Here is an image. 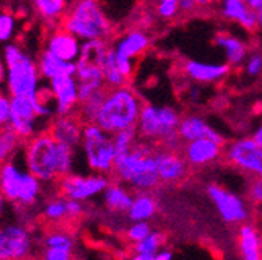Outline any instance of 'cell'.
Instances as JSON below:
<instances>
[{"label":"cell","mask_w":262,"mask_h":260,"mask_svg":"<svg viewBox=\"0 0 262 260\" xmlns=\"http://www.w3.org/2000/svg\"><path fill=\"white\" fill-rule=\"evenodd\" d=\"M254 220L259 223V226L262 227V204L254 207Z\"/></svg>","instance_id":"obj_50"},{"label":"cell","mask_w":262,"mask_h":260,"mask_svg":"<svg viewBox=\"0 0 262 260\" xmlns=\"http://www.w3.org/2000/svg\"><path fill=\"white\" fill-rule=\"evenodd\" d=\"M77 251L75 235L61 227V224H53L39 240V255L44 260H72Z\"/></svg>","instance_id":"obj_13"},{"label":"cell","mask_w":262,"mask_h":260,"mask_svg":"<svg viewBox=\"0 0 262 260\" xmlns=\"http://www.w3.org/2000/svg\"><path fill=\"white\" fill-rule=\"evenodd\" d=\"M156 145L139 140L129 151L119 154L113 170V179L126 184L135 192H153L161 184L156 159Z\"/></svg>","instance_id":"obj_1"},{"label":"cell","mask_w":262,"mask_h":260,"mask_svg":"<svg viewBox=\"0 0 262 260\" xmlns=\"http://www.w3.org/2000/svg\"><path fill=\"white\" fill-rule=\"evenodd\" d=\"M80 150L89 172L103 173L110 176L113 175L117 153L114 148V137L111 133L105 131L95 122L84 123Z\"/></svg>","instance_id":"obj_8"},{"label":"cell","mask_w":262,"mask_h":260,"mask_svg":"<svg viewBox=\"0 0 262 260\" xmlns=\"http://www.w3.org/2000/svg\"><path fill=\"white\" fill-rule=\"evenodd\" d=\"M153 231L151 221H129L125 229V239L129 245H133L142 239H145Z\"/></svg>","instance_id":"obj_39"},{"label":"cell","mask_w":262,"mask_h":260,"mask_svg":"<svg viewBox=\"0 0 262 260\" xmlns=\"http://www.w3.org/2000/svg\"><path fill=\"white\" fill-rule=\"evenodd\" d=\"M184 78L190 83L202 86H214L223 83L233 72V67L226 61L212 62L202 59H186L181 66Z\"/></svg>","instance_id":"obj_16"},{"label":"cell","mask_w":262,"mask_h":260,"mask_svg":"<svg viewBox=\"0 0 262 260\" xmlns=\"http://www.w3.org/2000/svg\"><path fill=\"white\" fill-rule=\"evenodd\" d=\"M178 5H180L183 16H190V14H195L196 11H200L195 0H178Z\"/></svg>","instance_id":"obj_44"},{"label":"cell","mask_w":262,"mask_h":260,"mask_svg":"<svg viewBox=\"0 0 262 260\" xmlns=\"http://www.w3.org/2000/svg\"><path fill=\"white\" fill-rule=\"evenodd\" d=\"M72 0H31L36 16L49 28L62 23Z\"/></svg>","instance_id":"obj_28"},{"label":"cell","mask_w":262,"mask_h":260,"mask_svg":"<svg viewBox=\"0 0 262 260\" xmlns=\"http://www.w3.org/2000/svg\"><path fill=\"white\" fill-rule=\"evenodd\" d=\"M236 249L237 255L244 260H260L262 227L256 220H248L237 226Z\"/></svg>","instance_id":"obj_23"},{"label":"cell","mask_w":262,"mask_h":260,"mask_svg":"<svg viewBox=\"0 0 262 260\" xmlns=\"http://www.w3.org/2000/svg\"><path fill=\"white\" fill-rule=\"evenodd\" d=\"M11 112V95L7 92H0V128L8 126Z\"/></svg>","instance_id":"obj_42"},{"label":"cell","mask_w":262,"mask_h":260,"mask_svg":"<svg viewBox=\"0 0 262 260\" xmlns=\"http://www.w3.org/2000/svg\"><path fill=\"white\" fill-rule=\"evenodd\" d=\"M106 89H102V90H98L92 95H89L88 99L81 100L80 102V106H78V115L81 117V120L84 123L88 122H95L97 115H98V111H100L102 108V103L105 100V95H106Z\"/></svg>","instance_id":"obj_34"},{"label":"cell","mask_w":262,"mask_h":260,"mask_svg":"<svg viewBox=\"0 0 262 260\" xmlns=\"http://www.w3.org/2000/svg\"><path fill=\"white\" fill-rule=\"evenodd\" d=\"M155 159L161 184L177 185L187 179L190 167L180 150L156 147Z\"/></svg>","instance_id":"obj_17"},{"label":"cell","mask_w":262,"mask_h":260,"mask_svg":"<svg viewBox=\"0 0 262 260\" xmlns=\"http://www.w3.org/2000/svg\"><path fill=\"white\" fill-rule=\"evenodd\" d=\"M83 41L77 38L69 30H66L62 25L52 27L44 39V47L55 56L64 59V61H72L77 62L80 53H81Z\"/></svg>","instance_id":"obj_19"},{"label":"cell","mask_w":262,"mask_h":260,"mask_svg":"<svg viewBox=\"0 0 262 260\" xmlns=\"http://www.w3.org/2000/svg\"><path fill=\"white\" fill-rule=\"evenodd\" d=\"M159 204L153 192H136L126 217L129 221H151L158 215Z\"/></svg>","instance_id":"obj_29"},{"label":"cell","mask_w":262,"mask_h":260,"mask_svg":"<svg viewBox=\"0 0 262 260\" xmlns=\"http://www.w3.org/2000/svg\"><path fill=\"white\" fill-rule=\"evenodd\" d=\"M225 162L247 178L262 176V145L251 136L237 137L225 144Z\"/></svg>","instance_id":"obj_11"},{"label":"cell","mask_w":262,"mask_h":260,"mask_svg":"<svg viewBox=\"0 0 262 260\" xmlns=\"http://www.w3.org/2000/svg\"><path fill=\"white\" fill-rule=\"evenodd\" d=\"M151 42H153V38L147 30L129 28L123 31V33L111 44V47L114 49L117 55H122L125 58L136 61L150 50Z\"/></svg>","instance_id":"obj_22"},{"label":"cell","mask_w":262,"mask_h":260,"mask_svg":"<svg viewBox=\"0 0 262 260\" xmlns=\"http://www.w3.org/2000/svg\"><path fill=\"white\" fill-rule=\"evenodd\" d=\"M41 217L49 224H64L69 223V206H68V197L61 193H53L52 197L44 200V204L41 207Z\"/></svg>","instance_id":"obj_30"},{"label":"cell","mask_w":262,"mask_h":260,"mask_svg":"<svg viewBox=\"0 0 262 260\" xmlns=\"http://www.w3.org/2000/svg\"><path fill=\"white\" fill-rule=\"evenodd\" d=\"M83 128L84 122L81 120L78 112H74L66 115H55L47 126V131L55 137L56 142L68 144L78 150L83 139Z\"/></svg>","instance_id":"obj_21"},{"label":"cell","mask_w":262,"mask_h":260,"mask_svg":"<svg viewBox=\"0 0 262 260\" xmlns=\"http://www.w3.org/2000/svg\"><path fill=\"white\" fill-rule=\"evenodd\" d=\"M155 16L161 22H173L181 16V10L178 2H170V0H164V2H155L153 4Z\"/></svg>","instance_id":"obj_38"},{"label":"cell","mask_w":262,"mask_h":260,"mask_svg":"<svg viewBox=\"0 0 262 260\" xmlns=\"http://www.w3.org/2000/svg\"><path fill=\"white\" fill-rule=\"evenodd\" d=\"M178 133H180V137L183 142H190L195 139L209 137V139H214L217 142L226 144L225 136L222 133H219L205 117H202L196 112L183 114L180 126H178Z\"/></svg>","instance_id":"obj_24"},{"label":"cell","mask_w":262,"mask_h":260,"mask_svg":"<svg viewBox=\"0 0 262 260\" xmlns=\"http://www.w3.org/2000/svg\"><path fill=\"white\" fill-rule=\"evenodd\" d=\"M46 184L28 172L24 166L19 167L16 160H8L0 166V192L5 195L10 204L27 212L39 206L44 197Z\"/></svg>","instance_id":"obj_6"},{"label":"cell","mask_w":262,"mask_h":260,"mask_svg":"<svg viewBox=\"0 0 262 260\" xmlns=\"http://www.w3.org/2000/svg\"><path fill=\"white\" fill-rule=\"evenodd\" d=\"M75 157H77V148L58 142V173L59 178L69 175L75 170Z\"/></svg>","instance_id":"obj_35"},{"label":"cell","mask_w":262,"mask_h":260,"mask_svg":"<svg viewBox=\"0 0 262 260\" xmlns=\"http://www.w3.org/2000/svg\"><path fill=\"white\" fill-rule=\"evenodd\" d=\"M110 175L103 173H69L66 176H61L56 182V192L64 195V197L81 201V203H91L92 200L102 197L106 187L110 185L111 179Z\"/></svg>","instance_id":"obj_10"},{"label":"cell","mask_w":262,"mask_h":260,"mask_svg":"<svg viewBox=\"0 0 262 260\" xmlns=\"http://www.w3.org/2000/svg\"><path fill=\"white\" fill-rule=\"evenodd\" d=\"M180 151L183 153L192 170H202L212 167L223 159L225 144L209 137H203L190 142H183Z\"/></svg>","instance_id":"obj_15"},{"label":"cell","mask_w":262,"mask_h":260,"mask_svg":"<svg viewBox=\"0 0 262 260\" xmlns=\"http://www.w3.org/2000/svg\"><path fill=\"white\" fill-rule=\"evenodd\" d=\"M186 95H187V102H189L190 105L196 106V105H202V103H203L205 90H203L202 84L192 83V86L186 90Z\"/></svg>","instance_id":"obj_43"},{"label":"cell","mask_w":262,"mask_h":260,"mask_svg":"<svg viewBox=\"0 0 262 260\" xmlns=\"http://www.w3.org/2000/svg\"><path fill=\"white\" fill-rule=\"evenodd\" d=\"M2 58L7 66V92L11 97H25L35 102L44 87L36 59L13 41L4 45Z\"/></svg>","instance_id":"obj_2"},{"label":"cell","mask_w":262,"mask_h":260,"mask_svg":"<svg viewBox=\"0 0 262 260\" xmlns=\"http://www.w3.org/2000/svg\"><path fill=\"white\" fill-rule=\"evenodd\" d=\"M166 245V237L159 231H151L145 239L131 245L129 252L135 260H155L159 249Z\"/></svg>","instance_id":"obj_31"},{"label":"cell","mask_w":262,"mask_h":260,"mask_svg":"<svg viewBox=\"0 0 262 260\" xmlns=\"http://www.w3.org/2000/svg\"><path fill=\"white\" fill-rule=\"evenodd\" d=\"M22 159L25 169L44 184H55L59 179L58 142L47 129L24 142Z\"/></svg>","instance_id":"obj_7"},{"label":"cell","mask_w":262,"mask_h":260,"mask_svg":"<svg viewBox=\"0 0 262 260\" xmlns=\"http://www.w3.org/2000/svg\"><path fill=\"white\" fill-rule=\"evenodd\" d=\"M183 114L173 106H158L144 103L136 129L142 140L156 147L170 150H181L183 140L178 133V126Z\"/></svg>","instance_id":"obj_4"},{"label":"cell","mask_w":262,"mask_h":260,"mask_svg":"<svg viewBox=\"0 0 262 260\" xmlns=\"http://www.w3.org/2000/svg\"><path fill=\"white\" fill-rule=\"evenodd\" d=\"M214 44L220 49L225 61L233 69L242 67L244 61L250 53V45L247 41L234 33H229V31H219L214 36Z\"/></svg>","instance_id":"obj_25"},{"label":"cell","mask_w":262,"mask_h":260,"mask_svg":"<svg viewBox=\"0 0 262 260\" xmlns=\"http://www.w3.org/2000/svg\"><path fill=\"white\" fill-rule=\"evenodd\" d=\"M17 31L16 16L10 11H0V44L5 45L11 42Z\"/></svg>","instance_id":"obj_37"},{"label":"cell","mask_w":262,"mask_h":260,"mask_svg":"<svg viewBox=\"0 0 262 260\" xmlns=\"http://www.w3.org/2000/svg\"><path fill=\"white\" fill-rule=\"evenodd\" d=\"M56 115L74 114L80 106V89L75 75H62L46 81Z\"/></svg>","instance_id":"obj_18"},{"label":"cell","mask_w":262,"mask_h":260,"mask_svg":"<svg viewBox=\"0 0 262 260\" xmlns=\"http://www.w3.org/2000/svg\"><path fill=\"white\" fill-rule=\"evenodd\" d=\"M113 137H114V148H116L117 156L129 151L131 148H133L141 140L136 128L123 129V131H119V133L113 134Z\"/></svg>","instance_id":"obj_36"},{"label":"cell","mask_w":262,"mask_h":260,"mask_svg":"<svg viewBox=\"0 0 262 260\" xmlns=\"http://www.w3.org/2000/svg\"><path fill=\"white\" fill-rule=\"evenodd\" d=\"M247 200L256 207L262 204V176L250 178L247 185Z\"/></svg>","instance_id":"obj_41"},{"label":"cell","mask_w":262,"mask_h":260,"mask_svg":"<svg viewBox=\"0 0 262 260\" xmlns=\"http://www.w3.org/2000/svg\"><path fill=\"white\" fill-rule=\"evenodd\" d=\"M260 260H262V251H260Z\"/></svg>","instance_id":"obj_54"},{"label":"cell","mask_w":262,"mask_h":260,"mask_svg":"<svg viewBox=\"0 0 262 260\" xmlns=\"http://www.w3.org/2000/svg\"><path fill=\"white\" fill-rule=\"evenodd\" d=\"M102 72H103V78H105V84L108 89L111 87H119L123 84H129V81L125 78V75L120 72L119 64L116 61V55L113 47L110 45V50L102 62Z\"/></svg>","instance_id":"obj_33"},{"label":"cell","mask_w":262,"mask_h":260,"mask_svg":"<svg viewBox=\"0 0 262 260\" xmlns=\"http://www.w3.org/2000/svg\"><path fill=\"white\" fill-rule=\"evenodd\" d=\"M36 62H38V67L44 81H50L62 75H75L77 72V62L64 61L46 49L39 52V55L36 56Z\"/></svg>","instance_id":"obj_27"},{"label":"cell","mask_w":262,"mask_h":260,"mask_svg":"<svg viewBox=\"0 0 262 260\" xmlns=\"http://www.w3.org/2000/svg\"><path fill=\"white\" fill-rule=\"evenodd\" d=\"M39 242L22 223L0 224V260H24L35 255Z\"/></svg>","instance_id":"obj_12"},{"label":"cell","mask_w":262,"mask_h":260,"mask_svg":"<svg viewBox=\"0 0 262 260\" xmlns=\"http://www.w3.org/2000/svg\"><path fill=\"white\" fill-rule=\"evenodd\" d=\"M215 10L223 20L237 23L248 33L259 30L257 11L247 4V0H219Z\"/></svg>","instance_id":"obj_20"},{"label":"cell","mask_w":262,"mask_h":260,"mask_svg":"<svg viewBox=\"0 0 262 260\" xmlns=\"http://www.w3.org/2000/svg\"><path fill=\"white\" fill-rule=\"evenodd\" d=\"M257 20H259V30H262V8L257 10Z\"/></svg>","instance_id":"obj_52"},{"label":"cell","mask_w":262,"mask_h":260,"mask_svg":"<svg viewBox=\"0 0 262 260\" xmlns=\"http://www.w3.org/2000/svg\"><path fill=\"white\" fill-rule=\"evenodd\" d=\"M196 5H199L200 10H211L215 8V5L219 4V0H195Z\"/></svg>","instance_id":"obj_46"},{"label":"cell","mask_w":262,"mask_h":260,"mask_svg":"<svg viewBox=\"0 0 262 260\" xmlns=\"http://www.w3.org/2000/svg\"><path fill=\"white\" fill-rule=\"evenodd\" d=\"M142 106L144 102L141 95L129 84L111 87L106 90L95 123L111 134L123 131V129L136 128Z\"/></svg>","instance_id":"obj_3"},{"label":"cell","mask_w":262,"mask_h":260,"mask_svg":"<svg viewBox=\"0 0 262 260\" xmlns=\"http://www.w3.org/2000/svg\"><path fill=\"white\" fill-rule=\"evenodd\" d=\"M61 25L81 41H110L114 35V25L100 0H72Z\"/></svg>","instance_id":"obj_5"},{"label":"cell","mask_w":262,"mask_h":260,"mask_svg":"<svg viewBox=\"0 0 262 260\" xmlns=\"http://www.w3.org/2000/svg\"><path fill=\"white\" fill-rule=\"evenodd\" d=\"M5 80H7V66H5L4 58L0 56V86L5 84Z\"/></svg>","instance_id":"obj_47"},{"label":"cell","mask_w":262,"mask_h":260,"mask_svg":"<svg viewBox=\"0 0 262 260\" xmlns=\"http://www.w3.org/2000/svg\"><path fill=\"white\" fill-rule=\"evenodd\" d=\"M242 69H244L245 77H248V78L262 77V53L257 50L250 52L247 59L242 64Z\"/></svg>","instance_id":"obj_40"},{"label":"cell","mask_w":262,"mask_h":260,"mask_svg":"<svg viewBox=\"0 0 262 260\" xmlns=\"http://www.w3.org/2000/svg\"><path fill=\"white\" fill-rule=\"evenodd\" d=\"M135 193L133 188H129L126 184L119 181H111L106 190L102 195L103 207L110 214H126L131 203H133Z\"/></svg>","instance_id":"obj_26"},{"label":"cell","mask_w":262,"mask_h":260,"mask_svg":"<svg viewBox=\"0 0 262 260\" xmlns=\"http://www.w3.org/2000/svg\"><path fill=\"white\" fill-rule=\"evenodd\" d=\"M247 4H248L251 8H254L256 11H257L259 8H262V0H247Z\"/></svg>","instance_id":"obj_51"},{"label":"cell","mask_w":262,"mask_h":260,"mask_svg":"<svg viewBox=\"0 0 262 260\" xmlns=\"http://www.w3.org/2000/svg\"><path fill=\"white\" fill-rule=\"evenodd\" d=\"M173 257H175V252H173V249L164 245V246L159 249V252L156 254V258H155V260H172Z\"/></svg>","instance_id":"obj_45"},{"label":"cell","mask_w":262,"mask_h":260,"mask_svg":"<svg viewBox=\"0 0 262 260\" xmlns=\"http://www.w3.org/2000/svg\"><path fill=\"white\" fill-rule=\"evenodd\" d=\"M205 190L223 223L229 226H239L248 220H253L254 206L239 193L231 192L217 182H209Z\"/></svg>","instance_id":"obj_9"},{"label":"cell","mask_w":262,"mask_h":260,"mask_svg":"<svg viewBox=\"0 0 262 260\" xmlns=\"http://www.w3.org/2000/svg\"><path fill=\"white\" fill-rule=\"evenodd\" d=\"M251 137H253L259 145H262V123H259V125H257V128L253 131Z\"/></svg>","instance_id":"obj_49"},{"label":"cell","mask_w":262,"mask_h":260,"mask_svg":"<svg viewBox=\"0 0 262 260\" xmlns=\"http://www.w3.org/2000/svg\"><path fill=\"white\" fill-rule=\"evenodd\" d=\"M151 2L155 4V2H164V0H151ZM170 2H178V0H170Z\"/></svg>","instance_id":"obj_53"},{"label":"cell","mask_w":262,"mask_h":260,"mask_svg":"<svg viewBox=\"0 0 262 260\" xmlns=\"http://www.w3.org/2000/svg\"><path fill=\"white\" fill-rule=\"evenodd\" d=\"M41 119L36 114L35 103L25 97H11V112L8 126L17 133V136L25 142L44 131L41 129Z\"/></svg>","instance_id":"obj_14"},{"label":"cell","mask_w":262,"mask_h":260,"mask_svg":"<svg viewBox=\"0 0 262 260\" xmlns=\"http://www.w3.org/2000/svg\"><path fill=\"white\" fill-rule=\"evenodd\" d=\"M8 204H10V201L5 198V195L0 192V217H4L5 215V212H7V209H8Z\"/></svg>","instance_id":"obj_48"},{"label":"cell","mask_w":262,"mask_h":260,"mask_svg":"<svg viewBox=\"0 0 262 260\" xmlns=\"http://www.w3.org/2000/svg\"><path fill=\"white\" fill-rule=\"evenodd\" d=\"M24 147V140L10 126L0 128V166L11 160L16 153Z\"/></svg>","instance_id":"obj_32"}]
</instances>
